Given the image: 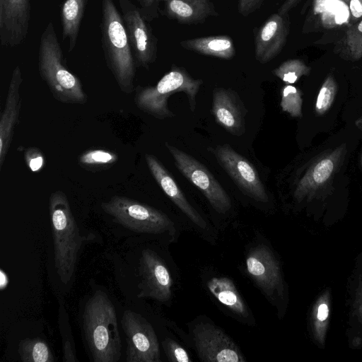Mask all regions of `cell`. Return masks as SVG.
Returning a JSON list of instances; mask_svg holds the SVG:
<instances>
[{
    "label": "cell",
    "mask_w": 362,
    "mask_h": 362,
    "mask_svg": "<svg viewBox=\"0 0 362 362\" xmlns=\"http://www.w3.org/2000/svg\"><path fill=\"white\" fill-rule=\"evenodd\" d=\"M86 339L94 362H117L122 342L115 308L107 295L96 291L87 301L83 314Z\"/></svg>",
    "instance_id": "obj_1"
},
{
    "label": "cell",
    "mask_w": 362,
    "mask_h": 362,
    "mask_svg": "<svg viewBox=\"0 0 362 362\" xmlns=\"http://www.w3.org/2000/svg\"><path fill=\"white\" fill-rule=\"evenodd\" d=\"M101 42L107 65L119 88L134 90L135 61L122 17L113 0H102Z\"/></svg>",
    "instance_id": "obj_2"
},
{
    "label": "cell",
    "mask_w": 362,
    "mask_h": 362,
    "mask_svg": "<svg viewBox=\"0 0 362 362\" xmlns=\"http://www.w3.org/2000/svg\"><path fill=\"white\" fill-rule=\"evenodd\" d=\"M38 69L57 100L80 105L87 102L80 79L64 65L63 52L52 21L48 23L40 39Z\"/></svg>",
    "instance_id": "obj_3"
},
{
    "label": "cell",
    "mask_w": 362,
    "mask_h": 362,
    "mask_svg": "<svg viewBox=\"0 0 362 362\" xmlns=\"http://www.w3.org/2000/svg\"><path fill=\"white\" fill-rule=\"evenodd\" d=\"M54 243V266L60 281L68 284L75 272L83 238L71 211L66 194L57 190L49 199Z\"/></svg>",
    "instance_id": "obj_4"
},
{
    "label": "cell",
    "mask_w": 362,
    "mask_h": 362,
    "mask_svg": "<svg viewBox=\"0 0 362 362\" xmlns=\"http://www.w3.org/2000/svg\"><path fill=\"white\" fill-rule=\"evenodd\" d=\"M202 83L201 79L192 78L183 69L174 67L156 86L138 88L134 103L141 111L156 118L172 117L175 114L168 108V98L174 93L184 92L189 108L194 112L196 97Z\"/></svg>",
    "instance_id": "obj_5"
},
{
    "label": "cell",
    "mask_w": 362,
    "mask_h": 362,
    "mask_svg": "<svg viewBox=\"0 0 362 362\" xmlns=\"http://www.w3.org/2000/svg\"><path fill=\"white\" fill-rule=\"evenodd\" d=\"M103 210L122 226L137 233H175V226L163 212L136 200L113 196L101 204Z\"/></svg>",
    "instance_id": "obj_6"
},
{
    "label": "cell",
    "mask_w": 362,
    "mask_h": 362,
    "mask_svg": "<svg viewBox=\"0 0 362 362\" xmlns=\"http://www.w3.org/2000/svg\"><path fill=\"white\" fill-rule=\"evenodd\" d=\"M346 151V146L342 144L314 158L302 173H298L293 178L291 187L294 197L300 201L329 187L343 161Z\"/></svg>",
    "instance_id": "obj_7"
},
{
    "label": "cell",
    "mask_w": 362,
    "mask_h": 362,
    "mask_svg": "<svg viewBox=\"0 0 362 362\" xmlns=\"http://www.w3.org/2000/svg\"><path fill=\"white\" fill-rule=\"evenodd\" d=\"M176 168L206 198L215 211L226 214L231 208V200L223 187L207 168L192 157L168 142L165 144Z\"/></svg>",
    "instance_id": "obj_8"
},
{
    "label": "cell",
    "mask_w": 362,
    "mask_h": 362,
    "mask_svg": "<svg viewBox=\"0 0 362 362\" xmlns=\"http://www.w3.org/2000/svg\"><path fill=\"white\" fill-rule=\"evenodd\" d=\"M121 325L127 341V362L161 361L156 332L143 316L132 310H126Z\"/></svg>",
    "instance_id": "obj_9"
},
{
    "label": "cell",
    "mask_w": 362,
    "mask_h": 362,
    "mask_svg": "<svg viewBox=\"0 0 362 362\" xmlns=\"http://www.w3.org/2000/svg\"><path fill=\"white\" fill-rule=\"evenodd\" d=\"M240 190L259 202H268L269 197L255 168L227 144L209 148Z\"/></svg>",
    "instance_id": "obj_10"
},
{
    "label": "cell",
    "mask_w": 362,
    "mask_h": 362,
    "mask_svg": "<svg viewBox=\"0 0 362 362\" xmlns=\"http://www.w3.org/2000/svg\"><path fill=\"white\" fill-rule=\"evenodd\" d=\"M118 2L136 63L148 69L156 59V38L136 5L130 0H118Z\"/></svg>",
    "instance_id": "obj_11"
},
{
    "label": "cell",
    "mask_w": 362,
    "mask_h": 362,
    "mask_svg": "<svg viewBox=\"0 0 362 362\" xmlns=\"http://www.w3.org/2000/svg\"><path fill=\"white\" fill-rule=\"evenodd\" d=\"M199 358L207 362H245L240 350L229 336L218 327L199 324L193 329Z\"/></svg>",
    "instance_id": "obj_12"
},
{
    "label": "cell",
    "mask_w": 362,
    "mask_h": 362,
    "mask_svg": "<svg viewBox=\"0 0 362 362\" xmlns=\"http://www.w3.org/2000/svg\"><path fill=\"white\" fill-rule=\"evenodd\" d=\"M141 281L138 298H151L162 303L171 298L173 279L161 257L154 251L145 249L139 259Z\"/></svg>",
    "instance_id": "obj_13"
},
{
    "label": "cell",
    "mask_w": 362,
    "mask_h": 362,
    "mask_svg": "<svg viewBox=\"0 0 362 362\" xmlns=\"http://www.w3.org/2000/svg\"><path fill=\"white\" fill-rule=\"evenodd\" d=\"M30 21V0H0V43L14 47L23 42Z\"/></svg>",
    "instance_id": "obj_14"
},
{
    "label": "cell",
    "mask_w": 362,
    "mask_h": 362,
    "mask_svg": "<svg viewBox=\"0 0 362 362\" xmlns=\"http://www.w3.org/2000/svg\"><path fill=\"white\" fill-rule=\"evenodd\" d=\"M245 262L248 274L269 299L281 291L279 267L268 247L259 245L252 248Z\"/></svg>",
    "instance_id": "obj_15"
},
{
    "label": "cell",
    "mask_w": 362,
    "mask_h": 362,
    "mask_svg": "<svg viewBox=\"0 0 362 362\" xmlns=\"http://www.w3.org/2000/svg\"><path fill=\"white\" fill-rule=\"evenodd\" d=\"M211 112L216 122L231 134L240 136L245 132L247 111L233 90L223 88L214 90Z\"/></svg>",
    "instance_id": "obj_16"
},
{
    "label": "cell",
    "mask_w": 362,
    "mask_h": 362,
    "mask_svg": "<svg viewBox=\"0 0 362 362\" xmlns=\"http://www.w3.org/2000/svg\"><path fill=\"white\" fill-rule=\"evenodd\" d=\"M289 32L288 13L271 15L255 37V58L261 64L273 59L282 50Z\"/></svg>",
    "instance_id": "obj_17"
},
{
    "label": "cell",
    "mask_w": 362,
    "mask_h": 362,
    "mask_svg": "<svg viewBox=\"0 0 362 362\" xmlns=\"http://www.w3.org/2000/svg\"><path fill=\"white\" fill-rule=\"evenodd\" d=\"M23 82L21 69L16 66L13 71L8 86L6 100L0 119V169L2 168L9 150L21 107L20 87Z\"/></svg>",
    "instance_id": "obj_18"
},
{
    "label": "cell",
    "mask_w": 362,
    "mask_h": 362,
    "mask_svg": "<svg viewBox=\"0 0 362 362\" xmlns=\"http://www.w3.org/2000/svg\"><path fill=\"white\" fill-rule=\"evenodd\" d=\"M145 160L151 175L169 199L193 223L202 229H205L206 228L205 220L190 204L173 177L163 165L151 154L146 153Z\"/></svg>",
    "instance_id": "obj_19"
},
{
    "label": "cell",
    "mask_w": 362,
    "mask_h": 362,
    "mask_svg": "<svg viewBox=\"0 0 362 362\" xmlns=\"http://www.w3.org/2000/svg\"><path fill=\"white\" fill-rule=\"evenodd\" d=\"M165 7L170 17L185 24L201 23L217 14L209 0H168Z\"/></svg>",
    "instance_id": "obj_20"
},
{
    "label": "cell",
    "mask_w": 362,
    "mask_h": 362,
    "mask_svg": "<svg viewBox=\"0 0 362 362\" xmlns=\"http://www.w3.org/2000/svg\"><path fill=\"white\" fill-rule=\"evenodd\" d=\"M209 291L218 302L243 318L249 317L247 305L234 283L227 277H212L206 283Z\"/></svg>",
    "instance_id": "obj_21"
},
{
    "label": "cell",
    "mask_w": 362,
    "mask_h": 362,
    "mask_svg": "<svg viewBox=\"0 0 362 362\" xmlns=\"http://www.w3.org/2000/svg\"><path fill=\"white\" fill-rule=\"evenodd\" d=\"M180 45L190 51L223 59H230L235 54L233 40L227 35L186 40L182 41Z\"/></svg>",
    "instance_id": "obj_22"
},
{
    "label": "cell",
    "mask_w": 362,
    "mask_h": 362,
    "mask_svg": "<svg viewBox=\"0 0 362 362\" xmlns=\"http://www.w3.org/2000/svg\"><path fill=\"white\" fill-rule=\"evenodd\" d=\"M88 0H65L61 8L62 39L69 41V52L75 47Z\"/></svg>",
    "instance_id": "obj_23"
},
{
    "label": "cell",
    "mask_w": 362,
    "mask_h": 362,
    "mask_svg": "<svg viewBox=\"0 0 362 362\" xmlns=\"http://www.w3.org/2000/svg\"><path fill=\"white\" fill-rule=\"evenodd\" d=\"M337 47L338 54L346 60L357 61L362 58V19L346 30Z\"/></svg>",
    "instance_id": "obj_24"
},
{
    "label": "cell",
    "mask_w": 362,
    "mask_h": 362,
    "mask_svg": "<svg viewBox=\"0 0 362 362\" xmlns=\"http://www.w3.org/2000/svg\"><path fill=\"white\" fill-rule=\"evenodd\" d=\"M18 351L23 362L54 361L52 352L47 342L38 337L21 340Z\"/></svg>",
    "instance_id": "obj_25"
},
{
    "label": "cell",
    "mask_w": 362,
    "mask_h": 362,
    "mask_svg": "<svg viewBox=\"0 0 362 362\" xmlns=\"http://www.w3.org/2000/svg\"><path fill=\"white\" fill-rule=\"evenodd\" d=\"M311 71L302 60L288 59L272 71V74L282 81L292 84L298 81L303 76H308Z\"/></svg>",
    "instance_id": "obj_26"
},
{
    "label": "cell",
    "mask_w": 362,
    "mask_h": 362,
    "mask_svg": "<svg viewBox=\"0 0 362 362\" xmlns=\"http://www.w3.org/2000/svg\"><path fill=\"white\" fill-rule=\"evenodd\" d=\"M118 156L114 152L105 149H90L81 155L80 165L86 168H102L117 162Z\"/></svg>",
    "instance_id": "obj_27"
},
{
    "label": "cell",
    "mask_w": 362,
    "mask_h": 362,
    "mask_svg": "<svg viewBox=\"0 0 362 362\" xmlns=\"http://www.w3.org/2000/svg\"><path fill=\"white\" fill-rule=\"evenodd\" d=\"M337 90V84L334 76L328 74L323 81L315 104V112L317 115H325L332 106Z\"/></svg>",
    "instance_id": "obj_28"
},
{
    "label": "cell",
    "mask_w": 362,
    "mask_h": 362,
    "mask_svg": "<svg viewBox=\"0 0 362 362\" xmlns=\"http://www.w3.org/2000/svg\"><path fill=\"white\" fill-rule=\"evenodd\" d=\"M302 103V92L300 89L290 84L282 88L280 106L284 112L293 117H301Z\"/></svg>",
    "instance_id": "obj_29"
},
{
    "label": "cell",
    "mask_w": 362,
    "mask_h": 362,
    "mask_svg": "<svg viewBox=\"0 0 362 362\" xmlns=\"http://www.w3.org/2000/svg\"><path fill=\"white\" fill-rule=\"evenodd\" d=\"M165 354L170 361L190 362L189 354L179 344L171 339H166L163 342Z\"/></svg>",
    "instance_id": "obj_30"
},
{
    "label": "cell",
    "mask_w": 362,
    "mask_h": 362,
    "mask_svg": "<svg viewBox=\"0 0 362 362\" xmlns=\"http://www.w3.org/2000/svg\"><path fill=\"white\" fill-rule=\"evenodd\" d=\"M24 155L25 163L32 172H38L43 168L45 158L39 148L30 147L25 150Z\"/></svg>",
    "instance_id": "obj_31"
},
{
    "label": "cell",
    "mask_w": 362,
    "mask_h": 362,
    "mask_svg": "<svg viewBox=\"0 0 362 362\" xmlns=\"http://www.w3.org/2000/svg\"><path fill=\"white\" fill-rule=\"evenodd\" d=\"M264 0H238V11L244 16L259 8Z\"/></svg>",
    "instance_id": "obj_32"
},
{
    "label": "cell",
    "mask_w": 362,
    "mask_h": 362,
    "mask_svg": "<svg viewBox=\"0 0 362 362\" xmlns=\"http://www.w3.org/2000/svg\"><path fill=\"white\" fill-rule=\"evenodd\" d=\"M349 8L353 20L362 17V0H347Z\"/></svg>",
    "instance_id": "obj_33"
},
{
    "label": "cell",
    "mask_w": 362,
    "mask_h": 362,
    "mask_svg": "<svg viewBox=\"0 0 362 362\" xmlns=\"http://www.w3.org/2000/svg\"><path fill=\"white\" fill-rule=\"evenodd\" d=\"M63 361L64 362H78L69 340L65 341L63 344Z\"/></svg>",
    "instance_id": "obj_34"
},
{
    "label": "cell",
    "mask_w": 362,
    "mask_h": 362,
    "mask_svg": "<svg viewBox=\"0 0 362 362\" xmlns=\"http://www.w3.org/2000/svg\"><path fill=\"white\" fill-rule=\"evenodd\" d=\"M299 1L300 0H284V2L278 9V13L281 15L287 14Z\"/></svg>",
    "instance_id": "obj_35"
},
{
    "label": "cell",
    "mask_w": 362,
    "mask_h": 362,
    "mask_svg": "<svg viewBox=\"0 0 362 362\" xmlns=\"http://www.w3.org/2000/svg\"><path fill=\"white\" fill-rule=\"evenodd\" d=\"M327 315L328 308L327 305L321 304L318 308L317 318L321 321L325 320L327 317Z\"/></svg>",
    "instance_id": "obj_36"
},
{
    "label": "cell",
    "mask_w": 362,
    "mask_h": 362,
    "mask_svg": "<svg viewBox=\"0 0 362 362\" xmlns=\"http://www.w3.org/2000/svg\"><path fill=\"white\" fill-rule=\"evenodd\" d=\"M8 283V279L6 274L4 270L0 271V288L1 290L4 289Z\"/></svg>",
    "instance_id": "obj_37"
},
{
    "label": "cell",
    "mask_w": 362,
    "mask_h": 362,
    "mask_svg": "<svg viewBox=\"0 0 362 362\" xmlns=\"http://www.w3.org/2000/svg\"><path fill=\"white\" fill-rule=\"evenodd\" d=\"M143 6L147 7L152 4L153 0H139Z\"/></svg>",
    "instance_id": "obj_38"
},
{
    "label": "cell",
    "mask_w": 362,
    "mask_h": 362,
    "mask_svg": "<svg viewBox=\"0 0 362 362\" xmlns=\"http://www.w3.org/2000/svg\"><path fill=\"white\" fill-rule=\"evenodd\" d=\"M355 124L356 127L362 132V117L355 121Z\"/></svg>",
    "instance_id": "obj_39"
},
{
    "label": "cell",
    "mask_w": 362,
    "mask_h": 362,
    "mask_svg": "<svg viewBox=\"0 0 362 362\" xmlns=\"http://www.w3.org/2000/svg\"><path fill=\"white\" fill-rule=\"evenodd\" d=\"M361 165H362V153H361Z\"/></svg>",
    "instance_id": "obj_40"
},
{
    "label": "cell",
    "mask_w": 362,
    "mask_h": 362,
    "mask_svg": "<svg viewBox=\"0 0 362 362\" xmlns=\"http://www.w3.org/2000/svg\"><path fill=\"white\" fill-rule=\"evenodd\" d=\"M342 1H346L347 0H342Z\"/></svg>",
    "instance_id": "obj_41"
},
{
    "label": "cell",
    "mask_w": 362,
    "mask_h": 362,
    "mask_svg": "<svg viewBox=\"0 0 362 362\" xmlns=\"http://www.w3.org/2000/svg\"></svg>",
    "instance_id": "obj_42"
}]
</instances>
